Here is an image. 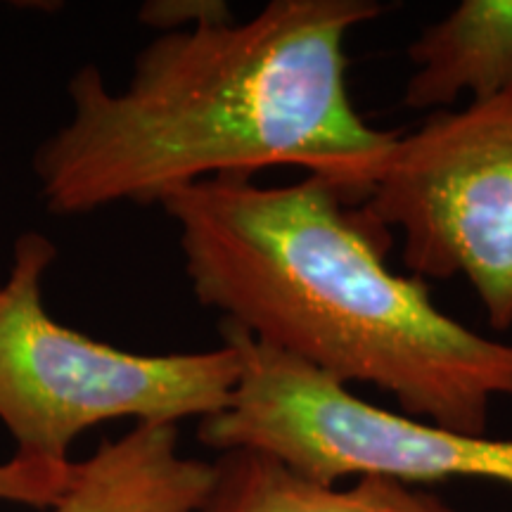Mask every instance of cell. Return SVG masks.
Instances as JSON below:
<instances>
[{
	"mask_svg": "<svg viewBox=\"0 0 512 512\" xmlns=\"http://www.w3.org/2000/svg\"><path fill=\"white\" fill-rule=\"evenodd\" d=\"M387 10L377 0H271L247 22L159 34L124 91L95 64L67 83L72 117L38 145V195L50 214L162 204L216 176L297 166L349 195L396 138L349 93L347 38Z\"/></svg>",
	"mask_w": 512,
	"mask_h": 512,
	"instance_id": "1",
	"label": "cell"
},
{
	"mask_svg": "<svg viewBox=\"0 0 512 512\" xmlns=\"http://www.w3.org/2000/svg\"><path fill=\"white\" fill-rule=\"evenodd\" d=\"M202 306L339 384H373L411 418L486 434L512 399V342L467 328L415 275L387 266L389 233L337 185L216 176L164 197Z\"/></svg>",
	"mask_w": 512,
	"mask_h": 512,
	"instance_id": "2",
	"label": "cell"
},
{
	"mask_svg": "<svg viewBox=\"0 0 512 512\" xmlns=\"http://www.w3.org/2000/svg\"><path fill=\"white\" fill-rule=\"evenodd\" d=\"M55 259L46 235H19L0 283V422L15 439V456L69 463L72 441L105 420L176 425L228 408L242 373L233 344L136 354L67 328L43 306Z\"/></svg>",
	"mask_w": 512,
	"mask_h": 512,
	"instance_id": "3",
	"label": "cell"
},
{
	"mask_svg": "<svg viewBox=\"0 0 512 512\" xmlns=\"http://www.w3.org/2000/svg\"><path fill=\"white\" fill-rule=\"evenodd\" d=\"M221 339L240 351L242 373L228 408L200 422L207 446L264 453L328 486L347 477L512 486V439L387 411L230 323H221Z\"/></svg>",
	"mask_w": 512,
	"mask_h": 512,
	"instance_id": "4",
	"label": "cell"
},
{
	"mask_svg": "<svg viewBox=\"0 0 512 512\" xmlns=\"http://www.w3.org/2000/svg\"><path fill=\"white\" fill-rule=\"evenodd\" d=\"M349 197L399 230L411 275L463 278L491 328H512V86L396 133L356 171Z\"/></svg>",
	"mask_w": 512,
	"mask_h": 512,
	"instance_id": "5",
	"label": "cell"
},
{
	"mask_svg": "<svg viewBox=\"0 0 512 512\" xmlns=\"http://www.w3.org/2000/svg\"><path fill=\"white\" fill-rule=\"evenodd\" d=\"M216 465L183 456L176 425H136L72 463L50 512H204Z\"/></svg>",
	"mask_w": 512,
	"mask_h": 512,
	"instance_id": "6",
	"label": "cell"
},
{
	"mask_svg": "<svg viewBox=\"0 0 512 512\" xmlns=\"http://www.w3.org/2000/svg\"><path fill=\"white\" fill-rule=\"evenodd\" d=\"M413 74L403 105L446 112L512 86V0H463L408 46Z\"/></svg>",
	"mask_w": 512,
	"mask_h": 512,
	"instance_id": "7",
	"label": "cell"
},
{
	"mask_svg": "<svg viewBox=\"0 0 512 512\" xmlns=\"http://www.w3.org/2000/svg\"><path fill=\"white\" fill-rule=\"evenodd\" d=\"M204 512H456L430 491L382 477L318 484L271 456L226 451Z\"/></svg>",
	"mask_w": 512,
	"mask_h": 512,
	"instance_id": "8",
	"label": "cell"
},
{
	"mask_svg": "<svg viewBox=\"0 0 512 512\" xmlns=\"http://www.w3.org/2000/svg\"><path fill=\"white\" fill-rule=\"evenodd\" d=\"M69 477H72V460L53 463V460L12 456L8 463H0V501L50 508L64 494Z\"/></svg>",
	"mask_w": 512,
	"mask_h": 512,
	"instance_id": "9",
	"label": "cell"
},
{
	"mask_svg": "<svg viewBox=\"0 0 512 512\" xmlns=\"http://www.w3.org/2000/svg\"><path fill=\"white\" fill-rule=\"evenodd\" d=\"M140 19L147 27L171 34V31H190L204 24L233 22V12L223 0H152L140 8Z\"/></svg>",
	"mask_w": 512,
	"mask_h": 512,
	"instance_id": "10",
	"label": "cell"
}]
</instances>
